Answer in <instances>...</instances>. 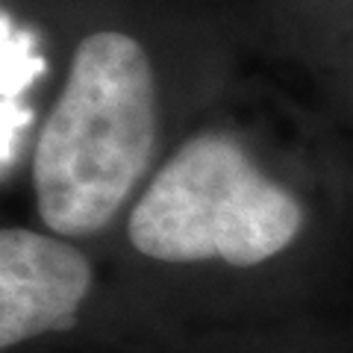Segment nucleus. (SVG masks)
Returning a JSON list of instances; mask_svg holds the SVG:
<instances>
[{"label":"nucleus","instance_id":"1","mask_svg":"<svg viewBox=\"0 0 353 353\" xmlns=\"http://www.w3.org/2000/svg\"><path fill=\"white\" fill-rule=\"evenodd\" d=\"M153 145L157 88L145 48L112 30L85 36L36 145L41 221L59 236L97 233L148 171Z\"/></svg>","mask_w":353,"mask_h":353},{"label":"nucleus","instance_id":"2","mask_svg":"<svg viewBox=\"0 0 353 353\" xmlns=\"http://www.w3.org/2000/svg\"><path fill=\"white\" fill-rule=\"evenodd\" d=\"M294 197L230 136H194L150 180L130 215V241L159 262L224 259L236 268L277 256L301 233Z\"/></svg>","mask_w":353,"mask_h":353},{"label":"nucleus","instance_id":"3","mask_svg":"<svg viewBox=\"0 0 353 353\" xmlns=\"http://www.w3.org/2000/svg\"><path fill=\"white\" fill-rule=\"evenodd\" d=\"M92 289V265L74 245L24 227L0 233V347L68 330Z\"/></svg>","mask_w":353,"mask_h":353}]
</instances>
